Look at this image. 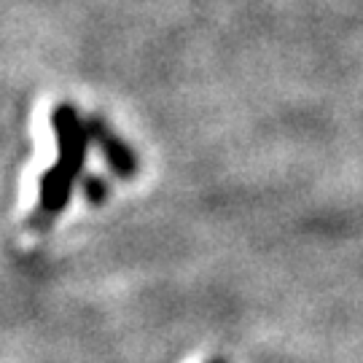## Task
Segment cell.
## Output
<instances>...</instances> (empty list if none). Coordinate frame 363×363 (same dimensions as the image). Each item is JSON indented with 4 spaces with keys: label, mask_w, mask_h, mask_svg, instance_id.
<instances>
[{
    "label": "cell",
    "mask_w": 363,
    "mask_h": 363,
    "mask_svg": "<svg viewBox=\"0 0 363 363\" xmlns=\"http://www.w3.org/2000/svg\"><path fill=\"white\" fill-rule=\"evenodd\" d=\"M54 138H57V162L40 175L38 210L35 223H52L73 199V189L81 181V169L86 162L91 132L89 124L78 116L76 105L60 103L52 113Z\"/></svg>",
    "instance_id": "6da1fadb"
},
{
    "label": "cell",
    "mask_w": 363,
    "mask_h": 363,
    "mask_svg": "<svg viewBox=\"0 0 363 363\" xmlns=\"http://www.w3.org/2000/svg\"><path fill=\"white\" fill-rule=\"evenodd\" d=\"M89 132H91V140L100 145L105 162L113 167L116 175H121V178H132V175L138 172V156H135V151H132L130 145L124 143L111 127H105L100 118H91Z\"/></svg>",
    "instance_id": "7a4b0ae2"
},
{
    "label": "cell",
    "mask_w": 363,
    "mask_h": 363,
    "mask_svg": "<svg viewBox=\"0 0 363 363\" xmlns=\"http://www.w3.org/2000/svg\"><path fill=\"white\" fill-rule=\"evenodd\" d=\"M84 194H86L89 202L100 205L105 196H108V183H105L103 178H97V175H91V178L84 181Z\"/></svg>",
    "instance_id": "3957f363"
},
{
    "label": "cell",
    "mask_w": 363,
    "mask_h": 363,
    "mask_svg": "<svg viewBox=\"0 0 363 363\" xmlns=\"http://www.w3.org/2000/svg\"><path fill=\"white\" fill-rule=\"evenodd\" d=\"M208 363H226L223 358H216V361H208Z\"/></svg>",
    "instance_id": "277c9868"
}]
</instances>
